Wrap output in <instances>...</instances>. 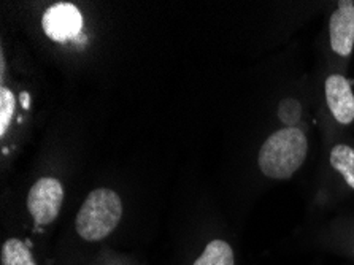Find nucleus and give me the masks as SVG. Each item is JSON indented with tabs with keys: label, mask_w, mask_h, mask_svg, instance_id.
I'll list each match as a JSON object with an SVG mask.
<instances>
[{
	"label": "nucleus",
	"mask_w": 354,
	"mask_h": 265,
	"mask_svg": "<svg viewBox=\"0 0 354 265\" xmlns=\"http://www.w3.org/2000/svg\"><path fill=\"white\" fill-rule=\"evenodd\" d=\"M122 203L111 189H95L89 194L75 219L78 235L88 241H99L109 237L120 224Z\"/></svg>",
	"instance_id": "f03ea898"
},
{
	"label": "nucleus",
	"mask_w": 354,
	"mask_h": 265,
	"mask_svg": "<svg viewBox=\"0 0 354 265\" xmlns=\"http://www.w3.org/2000/svg\"><path fill=\"white\" fill-rule=\"evenodd\" d=\"M15 111V95L10 89H0V137H3Z\"/></svg>",
	"instance_id": "9d476101"
},
{
	"label": "nucleus",
	"mask_w": 354,
	"mask_h": 265,
	"mask_svg": "<svg viewBox=\"0 0 354 265\" xmlns=\"http://www.w3.org/2000/svg\"><path fill=\"white\" fill-rule=\"evenodd\" d=\"M330 164L354 189V149L348 145H335L330 151Z\"/></svg>",
	"instance_id": "0eeeda50"
},
{
	"label": "nucleus",
	"mask_w": 354,
	"mask_h": 265,
	"mask_svg": "<svg viewBox=\"0 0 354 265\" xmlns=\"http://www.w3.org/2000/svg\"><path fill=\"white\" fill-rule=\"evenodd\" d=\"M41 26L45 34L55 42H67L80 34L83 18L72 3H56L43 15Z\"/></svg>",
	"instance_id": "20e7f679"
},
{
	"label": "nucleus",
	"mask_w": 354,
	"mask_h": 265,
	"mask_svg": "<svg viewBox=\"0 0 354 265\" xmlns=\"http://www.w3.org/2000/svg\"><path fill=\"white\" fill-rule=\"evenodd\" d=\"M330 46L340 56H350L354 48V5L342 2L329 23Z\"/></svg>",
	"instance_id": "423d86ee"
},
{
	"label": "nucleus",
	"mask_w": 354,
	"mask_h": 265,
	"mask_svg": "<svg viewBox=\"0 0 354 265\" xmlns=\"http://www.w3.org/2000/svg\"><path fill=\"white\" fill-rule=\"evenodd\" d=\"M234 251L229 243L213 240L208 243L194 265H234Z\"/></svg>",
	"instance_id": "6e6552de"
},
{
	"label": "nucleus",
	"mask_w": 354,
	"mask_h": 265,
	"mask_svg": "<svg viewBox=\"0 0 354 265\" xmlns=\"http://www.w3.org/2000/svg\"><path fill=\"white\" fill-rule=\"evenodd\" d=\"M2 265H37L29 246L18 239H10L2 246Z\"/></svg>",
	"instance_id": "1a4fd4ad"
},
{
	"label": "nucleus",
	"mask_w": 354,
	"mask_h": 265,
	"mask_svg": "<svg viewBox=\"0 0 354 265\" xmlns=\"http://www.w3.org/2000/svg\"><path fill=\"white\" fill-rule=\"evenodd\" d=\"M326 100L332 115L340 124L354 121V94L350 81L342 75H330L326 80Z\"/></svg>",
	"instance_id": "39448f33"
},
{
	"label": "nucleus",
	"mask_w": 354,
	"mask_h": 265,
	"mask_svg": "<svg viewBox=\"0 0 354 265\" xmlns=\"http://www.w3.org/2000/svg\"><path fill=\"white\" fill-rule=\"evenodd\" d=\"M278 116L288 127H294L300 120V104L294 99H286L278 108Z\"/></svg>",
	"instance_id": "9b49d317"
},
{
	"label": "nucleus",
	"mask_w": 354,
	"mask_h": 265,
	"mask_svg": "<svg viewBox=\"0 0 354 265\" xmlns=\"http://www.w3.org/2000/svg\"><path fill=\"white\" fill-rule=\"evenodd\" d=\"M21 102H23V107L26 108V110H28V108H29V104H30V97H29V94H28V93H23V94H21Z\"/></svg>",
	"instance_id": "f8f14e48"
},
{
	"label": "nucleus",
	"mask_w": 354,
	"mask_h": 265,
	"mask_svg": "<svg viewBox=\"0 0 354 265\" xmlns=\"http://www.w3.org/2000/svg\"><path fill=\"white\" fill-rule=\"evenodd\" d=\"M308 142L297 127L272 134L259 151V169L273 180H288L307 158Z\"/></svg>",
	"instance_id": "f257e3e1"
},
{
	"label": "nucleus",
	"mask_w": 354,
	"mask_h": 265,
	"mask_svg": "<svg viewBox=\"0 0 354 265\" xmlns=\"http://www.w3.org/2000/svg\"><path fill=\"white\" fill-rule=\"evenodd\" d=\"M64 200V188L56 178H40L30 188L28 208L39 226H48L57 218Z\"/></svg>",
	"instance_id": "7ed1b4c3"
}]
</instances>
